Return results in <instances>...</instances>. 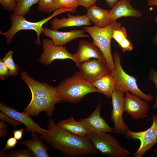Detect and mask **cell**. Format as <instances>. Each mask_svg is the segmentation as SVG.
Instances as JSON below:
<instances>
[{
	"mask_svg": "<svg viewBox=\"0 0 157 157\" xmlns=\"http://www.w3.org/2000/svg\"><path fill=\"white\" fill-rule=\"evenodd\" d=\"M48 131L39 136L55 150L70 157L97 154L98 152L87 136L73 134L59 126L53 119L48 120Z\"/></svg>",
	"mask_w": 157,
	"mask_h": 157,
	"instance_id": "obj_1",
	"label": "cell"
},
{
	"mask_svg": "<svg viewBox=\"0 0 157 157\" xmlns=\"http://www.w3.org/2000/svg\"><path fill=\"white\" fill-rule=\"evenodd\" d=\"M22 80L28 86L31 93V100L24 112L31 117L38 116L42 112H46L47 117H52L55 109V105L62 102L57 91L47 83L36 81L26 71L20 73Z\"/></svg>",
	"mask_w": 157,
	"mask_h": 157,
	"instance_id": "obj_2",
	"label": "cell"
},
{
	"mask_svg": "<svg viewBox=\"0 0 157 157\" xmlns=\"http://www.w3.org/2000/svg\"><path fill=\"white\" fill-rule=\"evenodd\" d=\"M62 102L76 104L87 94L100 93L90 82L85 80L79 72H76L71 77L62 80L57 87Z\"/></svg>",
	"mask_w": 157,
	"mask_h": 157,
	"instance_id": "obj_3",
	"label": "cell"
},
{
	"mask_svg": "<svg viewBox=\"0 0 157 157\" xmlns=\"http://www.w3.org/2000/svg\"><path fill=\"white\" fill-rule=\"evenodd\" d=\"M122 26L116 21L103 27L84 26L83 28L92 37L93 42L99 48L104 57L106 66L111 72L115 65L111 51V42L114 30Z\"/></svg>",
	"mask_w": 157,
	"mask_h": 157,
	"instance_id": "obj_4",
	"label": "cell"
},
{
	"mask_svg": "<svg viewBox=\"0 0 157 157\" xmlns=\"http://www.w3.org/2000/svg\"><path fill=\"white\" fill-rule=\"evenodd\" d=\"M67 12L74 13L76 11L73 9L67 8L58 9L54 11L53 13L49 17L35 22L28 21L25 19L24 16L18 15L13 13L10 16L12 23L10 28L6 32H3L0 31V34L5 37L7 43L9 44L11 43L14 36L19 31L21 30H34L35 32L37 37L35 44L37 45H40L41 44L40 36L42 33L43 25L56 16Z\"/></svg>",
	"mask_w": 157,
	"mask_h": 157,
	"instance_id": "obj_5",
	"label": "cell"
},
{
	"mask_svg": "<svg viewBox=\"0 0 157 157\" xmlns=\"http://www.w3.org/2000/svg\"><path fill=\"white\" fill-rule=\"evenodd\" d=\"M113 58L115 68L110 73L115 81V88L125 93L129 91L147 102L153 101L154 99L153 96L150 94H146L142 92L138 86L137 79L128 74L124 71L121 65L119 53L117 52L114 53Z\"/></svg>",
	"mask_w": 157,
	"mask_h": 157,
	"instance_id": "obj_6",
	"label": "cell"
},
{
	"mask_svg": "<svg viewBox=\"0 0 157 157\" xmlns=\"http://www.w3.org/2000/svg\"><path fill=\"white\" fill-rule=\"evenodd\" d=\"M94 147L108 157H129V151L124 148L115 138L108 133H89L87 135Z\"/></svg>",
	"mask_w": 157,
	"mask_h": 157,
	"instance_id": "obj_7",
	"label": "cell"
},
{
	"mask_svg": "<svg viewBox=\"0 0 157 157\" xmlns=\"http://www.w3.org/2000/svg\"><path fill=\"white\" fill-rule=\"evenodd\" d=\"M151 119L152 120V125L147 130L135 132L129 129L122 134L129 139L140 140V146L133 153L134 157H142L157 143V113L152 116Z\"/></svg>",
	"mask_w": 157,
	"mask_h": 157,
	"instance_id": "obj_8",
	"label": "cell"
},
{
	"mask_svg": "<svg viewBox=\"0 0 157 157\" xmlns=\"http://www.w3.org/2000/svg\"><path fill=\"white\" fill-rule=\"evenodd\" d=\"M125 92L121 90L115 89L111 94L113 106L111 119L113 122V128L115 133L122 135L129 129V127L124 122L123 114L124 108V95Z\"/></svg>",
	"mask_w": 157,
	"mask_h": 157,
	"instance_id": "obj_9",
	"label": "cell"
},
{
	"mask_svg": "<svg viewBox=\"0 0 157 157\" xmlns=\"http://www.w3.org/2000/svg\"><path fill=\"white\" fill-rule=\"evenodd\" d=\"M42 46L43 51L38 60L45 65H50L56 59H68L74 61L72 54L67 51L65 47L55 45L51 39H44Z\"/></svg>",
	"mask_w": 157,
	"mask_h": 157,
	"instance_id": "obj_10",
	"label": "cell"
},
{
	"mask_svg": "<svg viewBox=\"0 0 157 157\" xmlns=\"http://www.w3.org/2000/svg\"><path fill=\"white\" fill-rule=\"evenodd\" d=\"M124 98V111L135 120L147 117L149 106L138 96L130 93H126Z\"/></svg>",
	"mask_w": 157,
	"mask_h": 157,
	"instance_id": "obj_11",
	"label": "cell"
},
{
	"mask_svg": "<svg viewBox=\"0 0 157 157\" xmlns=\"http://www.w3.org/2000/svg\"><path fill=\"white\" fill-rule=\"evenodd\" d=\"M77 67L82 77L89 82L94 81L110 72L106 64L95 58L86 61Z\"/></svg>",
	"mask_w": 157,
	"mask_h": 157,
	"instance_id": "obj_12",
	"label": "cell"
},
{
	"mask_svg": "<svg viewBox=\"0 0 157 157\" xmlns=\"http://www.w3.org/2000/svg\"><path fill=\"white\" fill-rule=\"evenodd\" d=\"M72 56L77 66L92 58L106 64L104 56L99 48L94 42L84 40L79 41L78 49Z\"/></svg>",
	"mask_w": 157,
	"mask_h": 157,
	"instance_id": "obj_13",
	"label": "cell"
},
{
	"mask_svg": "<svg viewBox=\"0 0 157 157\" xmlns=\"http://www.w3.org/2000/svg\"><path fill=\"white\" fill-rule=\"evenodd\" d=\"M0 110L3 113L7 115L24 124L26 126V133L30 131L32 137L36 133L44 134L47 132L48 130H45L41 127L32 119V117L24 112H19L14 109L2 103H0Z\"/></svg>",
	"mask_w": 157,
	"mask_h": 157,
	"instance_id": "obj_14",
	"label": "cell"
},
{
	"mask_svg": "<svg viewBox=\"0 0 157 157\" xmlns=\"http://www.w3.org/2000/svg\"><path fill=\"white\" fill-rule=\"evenodd\" d=\"M101 103L97 105L93 113L88 117L81 118L78 120L83 125L89 133L101 132L115 133L100 115Z\"/></svg>",
	"mask_w": 157,
	"mask_h": 157,
	"instance_id": "obj_15",
	"label": "cell"
},
{
	"mask_svg": "<svg viewBox=\"0 0 157 157\" xmlns=\"http://www.w3.org/2000/svg\"><path fill=\"white\" fill-rule=\"evenodd\" d=\"M84 30H74L68 32H60L50 29L47 27L43 28L42 33L46 36L50 38L56 45L63 46L76 38L81 37H90Z\"/></svg>",
	"mask_w": 157,
	"mask_h": 157,
	"instance_id": "obj_16",
	"label": "cell"
},
{
	"mask_svg": "<svg viewBox=\"0 0 157 157\" xmlns=\"http://www.w3.org/2000/svg\"><path fill=\"white\" fill-rule=\"evenodd\" d=\"M131 2V0H119L109 10L108 21V25L122 17L138 18L142 16L141 12L133 8Z\"/></svg>",
	"mask_w": 157,
	"mask_h": 157,
	"instance_id": "obj_17",
	"label": "cell"
},
{
	"mask_svg": "<svg viewBox=\"0 0 157 157\" xmlns=\"http://www.w3.org/2000/svg\"><path fill=\"white\" fill-rule=\"evenodd\" d=\"M68 16L67 18L63 17L60 19L55 17L50 23L51 26V29L57 30L63 28L88 26L92 24L86 14L74 16L69 13Z\"/></svg>",
	"mask_w": 157,
	"mask_h": 157,
	"instance_id": "obj_18",
	"label": "cell"
},
{
	"mask_svg": "<svg viewBox=\"0 0 157 157\" xmlns=\"http://www.w3.org/2000/svg\"><path fill=\"white\" fill-rule=\"evenodd\" d=\"M39 134L36 133L32 138L26 140H22L19 143L26 146L37 157H49L48 147L40 139Z\"/></svg>",
	"mask_w": 157,
	"mask_h": 157,
	"instance_id": "obj_19",
	"label": "cell"
},
{
	"mask_svg": "<svg viewBox=\"0 0 157 157\" xmlns=\"http://www.w3.org/2000/svg\"><path fill=\"white\" fill-rule=\"evenodd\" d=\"M109 11L94 5L87 9L86 14L94 26L103 27L108 24V23Z\"/></svg>",
	"mask_w": 157,
	"mask_h": 157,
	"instance_id": "obj_20",
	"label": "cell"
},
{
	"mask_svg": "<svg viewBox=\"0 0 157 157\" xmlns=\"http://www.w3.org/2000/svg\"><path fill=\"white\" fill-rule=\"evenodd\" d=\"M90 82L98 89L100 93L103 94L108 98L111 97L115 89V82L110 73Z\"/></svg>",
	"mask_w": 157,
	"mask_h": 157,
	"instance_id": "obj_21",
	"label": "cell"
},
{
	"mask_svg": "<svg viewBox=\"0 0 157 157\" xmlns=\"http://www.w3.org/2000/svg\"><path fill=\"white\" fill-rule=\"evenodd\" d=\"M57 124L62 129L77 135L86 136L89 133L82 123L79 120L76 121L72 116Z\"/></svg>",
	"mask_w": 157,
	"mask_h": 157,
	"instance_id": "obj_22",
	"label": "cell"
},
{
	"mask_svg": "<svg viewBox=\"0 0 157 157\" xmlns=\"http://www.w3.org/2000/svg\"><path fill=\"white\" fill-rule=\"evenodd\" d=\"M39 0H16V5L13 13L17 15L24 16L30 12V8L38 3Z\"/></svg>",
	"mask_w": 157,
	"mask_h": 157,
	"instance_id": "obj_23",
	"label": "cell"
},
{
	"mask_svg": "<svg viewBox=\"0 0 157 157\" xmlns=\"http://www.w3.org/2000/svg\"><path fill=\"white\" fill-rule=\"evenodd\" d=\"M13 54L12 51H9L5 54L2 60L8 69L10 75L15 76L17 75L19 67L13 60Z\"/></svg>",
	"mask_w": 157,
	"mask_h": 157,
	"instance_id": "obj_24",
	"label": "cell"
},
{
	"mask_svg": "<svg viewBox=\"0 0 157 157\" xmlns=\"http://www.w3.org/2000/svg\"><path fill=\"white\" fill-rule=\"evenodd\" d=\"M4 151H0V157H35L32 152L28 148L17 149L5 153Z\"/></svg>",
	"mask_w": 157,
	"mask_h": 157,
	"instance_id": "obj_25",
	"label": "cell"
},
{
	"mask_svg": "<svg viewBox=\"0 0 157 157\" xmlns=\"http://www.w3.org/2000/svg\"><path fill=\"white\" fill-rule=\"evenodd\" d=\"M53 3L56 10L61 8H67L76 11L79 6L78 0H53Z\"/></svg>",
	"mask_w": 157,
	"mask_h": 157,
	"instance_id": "obj_26",
	"label": "cell"
},
{
	"mask_svg": "<svg viewBox=\"0 0 157 157\" xmlns=\"http://www.w3.org/2000/svg\"><path fill=\"white\" fill-rule=\"evenodd\" d=\"M38 4V9L42 12L49 13L56 10L53 0H39Z\"/></svg>",
	"mask_w": 157,
	"mask_h": 157,
	"instance_id": "obj_27",
	"label": "cell"
},
{
	"mask_svg": "<svg viewBox=\"0 0 157 157\" xmlns=\"http://www.w3.org/2000/svg\"><path fill=\"white\" fill-rule=\"evenodd\" d=\"M126 34V30L125 27L121 26L114 30L112 38L119 44L124 39L127 38Z\"/></svg>",
	"mask_w": 157,
	"mask_h": 157,
	"instance_id": "obj_28",
	"label": "cell"
},
{
	"mask_svg": "<svg viewBox=\"0 0 157 157\" xmlns=\"http://www.w3.org/2000/svg\"><path fill=\"white\" fill-rule=\"evenodd\" d=\"M0 119L3 122H6L14 127L21 126L22 123L14 118L1 112Z\"/></svg>",
	"mask_w": 157,
	"mask_h": 157,
	"instance_id": "obj_29",
	"label": "cell"
},
{
	"mask_svg": "<svg viewBox=\"0 0 157 157\" xmlns=\"http://www.w3.org/2000/svg\"><path fill=\"white\" fill-rule=\"evenodd\" d=\"M0 4L5 9L14 11L16 6V0H0Z\"/></svg>",
	"mask_w": 157,
	"mask_h": 157,
	"instance_id": "obj_30",
	"label": "cell"
},
{
	"mask_svg": "<svg viewBox=\"0 0 157 157\" xmlns=\"http://www.w3.org/2000/svg\"><path fill=\"white\" fill-rule=\"evenodd\" d=\"M10 75L8 69L3 62L2 59H0V78L4 81Z\"/></svg>",
	"mask_w": 157,
	"mask_h": 157,
	"instance_id": "obj_31",
	"label": "cell"
},
{
	"mask_svg": "<svg viewBox=\"0 0 157 157\" xmlns=\"http://www.w3.org/2000/svg\"><path fill=\"white\" fill-rule=\"evenodd\" d=\"M118 44L124 52L127 51H131L133 49V45L127 38L124 39Z\"/></svg>",
	"mask_w": 157,
	"mask_h": 157,
	"instance_id": "obj_32",
	"label": "cell"
},
{
	"mask_svg": "<svg viewBox=\"0 0 157 157\" xmlns=\"http://www.w3.org/2000/svg\"><path fill=\"white\" fill-rule=\"evenodd\" d=\"M149 78L155 83L156 88V97L154 103L152 106V108L155 109L157 108V71L152 68L149 73Z\"/></svg>",
	"mask_w": 157,
	"mask_h": 157,
	"instance_id": "obj_33",
	"label": "cell"
},
{
	"mask_svg": "<svg viewBox=\"0 0 157 157\" xmlns=\"http://www.w3.org/2000/svg\"><path fill=\"white\" fill-rule=\"evenodd\" d=\"M14 137L9 138L5 144L4 151H5L7 150L13 148L16 146L18 141Z\"/></svg>",
	"mask_w": 157,
	"mask_h": 157,
	"instance_id": "obj_34",
	"label": "cell"
},
{
	"mask_svg": "<svg viewBox=\"0 0 157 157\" xmlns=\"http://www.w3.org/2000/svg\"><path fill=\"white\" fill-rule=\"evenodd\" d=\"M97 0H78L79 6L84 7L87 9L95 5Z\"/></svg>",
	"mask_w": 157,
	"mask_h": 157,
	"instance_id": "obj_35",
	"label": "cell"
},
{
	"mask_svg": "<svg viewBox=\"0 0 157 157\" xmlns=\"http://www.w3.org/2000/svg\"><path fill=\"white\" fill-rule=\"evenodd\" d=\"M8 127L6 124L4 122L0 121V137L5 136L7 133V131L6 129Z\"/></svg>",
	"mask_w": 157,
	"mask_h": 157,
	"instance_id": "obj_36",
	"label": "cell"
},
{
	"mask_svg": "<svg viewBox=\"0 0 157 157\" xmlns=\"http://www.w3.org/2000/svg\"><path fill=\"white\" fill-rule=\"evenodd\" d=\"M24 131V129H22L15 130L13 131L14 137L17 140H20L22 137Z\"/></svg>",
	"mask_w": 157,
	"mask_h": 157,
	"instance_id": "obj_37",
	"label": "cell"
},
{
	"mask_svg": "<svg viewBox=\"0 0 157 157\" xmlns=\"http://www.w3.org/2000/svg\"><path fill=\"white\" fill-rule=\"evenodd\" d=\"M108 6L109 7L112 8L116 3L118 1V0H105Z\"/></svg>",
	"mask_w": 157,
	"mask_h": 157,
	"instance_id": "obj_38",
	"label": "cell"
},
{
	"mask_svg": "<svg viewBox=\"0 0 157 157\" xmlns=\"http://www.w3.org/2000/svg\"><path fill=\"white\" fill-rule=\"evenodd\" d=\"M147 4L149 6H157V0H148Z\"/></svg>",
	"mask_w": 157,
	"mask_h": 157,
	"instance_id": "obj_39",
	"label": "cell"
},
{
	"mask_svg": "<svg viewBox=\"0 0 157 157\" xmlns=\"http://www.w3.org/2000/svg\"><path fill=\"white\" fill-rule=\"evenodd\" d=\"M155 20L156 21L157 26V16L155 17ZM152 42L157 47V33L156 36L153 38L152 40Z\"/></svg>",
	"mask_w": 157,
	"mask_h": 157,
	"instance_id": "obj_40",
	"label": "cell"
},
{
	"mask_svg": "<svg viewBox=\"0 0 157 157\" xmlns=\"http://www.w3.org/2000/svg\"><path fill=\"white\" fill-rule=\"evenodd\" d=\"M153 152L155 156L157 157V148L156 149H154Z\"/></svg>",
	"mask_w": 157,
	"mask_h": 157,
	"instance_id": "obj_41",
	"label": "cell"
}]
</instances>
